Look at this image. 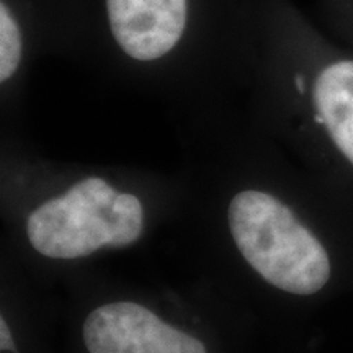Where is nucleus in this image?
Segmentation results:
<instances>
[{
    "mask_svg": "<svg viewBox=\"0 0 353 353\" xmlns=\"http://www.w3.org/2000/svg\"><path fill=\"white\" fill-rule=\"evenodd\" d=\"M144 229L138 196L118 192L100 176H87L64 195L38 206L26 221V236L38 254L74 260L110 247L131 245Z\"/></svg>",
    "mask_w": 353,
    "mask_h": 353,
    "instance_id": "obj_2",
    "label": "nucleus"
},
{
    "mask_svg": "<svg viewBox=\"0 0 353 353\" xmlns=\"http://www.w3.org/2000/svg\"><path fill=\"white\" fill-rule=\"evenodd\" d=\"M229 231L245 262L272 285L294 298H314L334 281L332 250L280 198L244 190L229 203Z\"/></svg>",
    "mask_w": 353,
    "mask_h": 353,
    "instance_id": "obj_1",
    "label": "nucleus"
},
{
    "mask_svg": "<svg viewBox=\"0 0 353 353\" xmlns=\"http://www.w3.org/2000/svg\"><path fill=\"white\" fill-rule=\"evenodd\" d=\"M82 335L88 353H208L195 335L134 301L95 307L83 321Z\"/></svg>",
    "mask_w": 353,
    "mask_h": 353,
    "instance_id": "obj_3",
    "label": "nucleus"
},
{
    "mask_svg": "<svg viewBox=\"0 0 353 353\" xmlns=\"http://www.w3.org/2000/svg\"><path fill=\"white\" fill-rule=\"evenodd\" d=\"M0 345H2V352H12L15 345H13V337L8 327L6 317L0 319Z\"/></svg>",
    "mask_w": 353,
    "mask_h": 353,
    "instance_id": "obj_7",
    "label": "nucleus"
},
{
    "mask_svg": "<svg viewBox=\"0 0 353 353\" xmlns=\"http://www.w3.org/2000/svg\"><path fill=\"white\" fill-rule=\"evenodd\" d=\"M312 97L316 121L353 167V61H339L322 69Z\"/></svg>",
    "mask_w": 353,
    "mask_h": 353,
    "instance_id": "obj_5",
    "label": "nucleus"
},
{
    "mask_svg": "<svg viewBox=\"0 0 353 353\" xmlns=\"http://www.w3.org/2000/svg\"><path fill=\"white\" fill-rule=\"evenodd\" d=\"M21 59V33L6 2L0 6V81L7 82L17 72Z\"/></svg>",
    "mask_w": 353,
    "mask_h": 353,
    "instance_id": "obj_6",
    "label": "nucleus"
},
{
    "mask_svg": "<svg viewBox=\"0 0 353 353\" xmlns=\"http://www.w3.org/2000/svg\"><path fill=\"white\" fill-rule=\"evenodd\" d=\"M114 41L131 59L149 63L179 44L187 28V0H107Z\"/></svg>",
    "mask_w": 353,
    "mask_h": 353,
    "instance_id": "obj_4",
    "label": "nucleus"
}]
</instances>
